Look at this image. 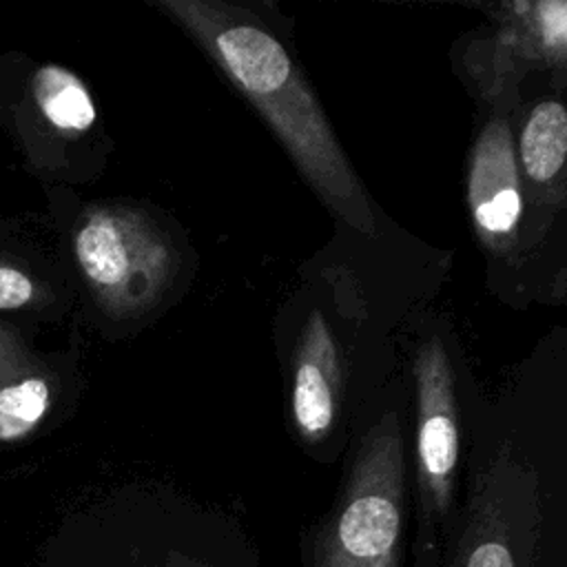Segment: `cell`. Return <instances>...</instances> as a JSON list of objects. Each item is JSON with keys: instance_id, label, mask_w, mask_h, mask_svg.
I'll use <instances>...</instances> for the list:
<instances>
[{"instance_id": "6da1fadb", "label": "cell", "mask_w": 567, "mask_h": 567, "mask_svg": "<svg viewBox=\"0 0 567 567\" xmlns=\"http://www.w3.org/2000/svg\"><path fill=\"white\" fill-rule=\"evenodd\" d=\"M164 9L217 62L261 113L321 199L352 228L372 235L368 197L323 109L284 44L252 16L204 0H162Z\"/></svg>"}, {"instance_id": "7a4b0ae2", "label": "cell", "mask_w": 567, "mask_h": 567, "mask_svg": "<svg viewBox=\"0 0 567 567\" xmlns=\"http://www.w3.org/2000/svg\"><path fill=\"white\" fill-rule=\"evenodd\" d=\"M69 244L84 288L111 319L148 312L177 272L168 235L131 206H86L71 228Z\"/></svg>"}, {"instance_id": "3957f363", "label": "cell", "mask_w": 567, "mask_h": 567, "mask_svg": "<svg viewBox=\"0 0 567 567\" xmlns=\"http://www.w3.org/2000/svg\"><path fill=\"white\" fill-rule=\"evenodd\" d=\"M95 122L86 84L66 66L18 64L16 55L0 62V128L33 171H53L62 144L80 140Z\"/></svg>"}, {"instance_id": "277c9868", "label": "cell", "mask_w": 567, "mask_h": 567, "mask_svg": "<svg viewBox=\"0 0 567 567\" xmlns=\"http://www.w3.org/2000/svg\"><path fill=\"white\" fill-rule=\"evenodd\" d=\"M401 432L388 412L361 447L328 567H390L401 532Z\"/></svg>"}, {"instance_id": "5b68a950", "label": "cell", "mask_w": 567, "mask_h": 567, "mask_svg": "<svg viewBox=\"0 0 567 567\" xmlns=\"http://www.w3.org/2000/svg\"><path fill=\"white\" fill-rule=\"evenodd\" d=\"M467 204L476 233L492 250L512 244L523 215V188L512 133L503 117H494L472 148Z\"/></svg>"}, {"instance_id": "8992f818", "label": "cell", "mask_w": 567, "mask_h": 567, "mask_svg": "<svg viewBox=\"0 0 567 567\" xmlns=\"http://www.w3.org/2000/svg\"><path fill=\"white\" fill-rule=\"evenodd\" d=\"M414 381L419 470L434 498L443 503L458 461V427L452 368L439 339L421 346L414 361Z\"/></svg>"}, {"instance_id": "52a82bcc", "label": "cell", "mask_w": 567, "mask_h": 567, "mask_svg": "<svg viewBox=\"0 0 567 567\" xmlns=\"http://www.w3.org/2000/svg\"><path fill=\"white\" fill-rule=\"evenodd\" d=\"M341 390L339 352L321 312H312L295 357L292 419L306 441H321L337 416Z\"/></svg>"}, {"instance_id": "ba28073f", "label": "cell", "mask_w": 567, "mask_h": 567, "mask_svg": "<svg viewBox=\"0 0 567 567\" xmlns=\"http://www.w3.org/2000/svg\"><path fill=\"white\" fill-rule=\"evenodd\" d=\"M60 379L42 357L0 383V445L27 441L58 403Z\"/></svg>"}, {"instance_id": "9c48e42d", "label": "cell", "mask_w": 567, "mask_h": 567, "mask_svg": "<svg viewBox=\"0 0 567 567\" xmlns=\"http://www.w3.org/2000/svg\"><path fill=\"white\" fill-rule=\"evenodd\" d=\"M567 155V113L558 100L538 102L518 137V164L529 184L551 186L560 179Z\"/></svg>"}, {"instance_id": "30bf717a", "label": "cell", "mask_w": 567, "mask_h": 567, "mask_svg": "<svg viewBox=\"0 0 567 567\" xmlns=\"http://www.w3.org/2000/svg\"><path fill=\"white\" fill-rule=\"evenodd\" d=\"M58 303L55 288L33 266L18 244L0 239V315L42 317Z\"/></svg>"}, {"instance_id": "8fae6325", "label": "cell", "mask_w": 567, "mask_h": 567, "mask_svg": "<svg viewBox=\"0 0 567 567\" xmlns=\"http://www.w3.org/2000/svg\"><path fill=\"white\" fill-rule=\"evenodd\" d=\"M38 354L18 321L0 317V383L33 363Z\"/></svg>"}, {"instance_id": "7c38bea8", "label": "cell", "mask_w": 567, "mask_h": 567, "mask_svg": "<svg viewBox=\"0 0 567 567\" xmlns=\"http://www.w3.org/2000/svg\"><path fill=\"white\" fill-rule=\"evenodd\" d=\"M465 567H514V558L503 543L485 540L470 554Z\"/></svg>"}]
</instances>
